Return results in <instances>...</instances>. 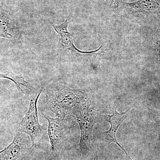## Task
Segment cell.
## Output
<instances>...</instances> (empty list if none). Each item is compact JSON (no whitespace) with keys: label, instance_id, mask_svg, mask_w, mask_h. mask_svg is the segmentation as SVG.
<instances>
[{"label":"cell","instance_id":"1","mask_svg":"<svg viewBox=\"0 0 160 160\" xmlns=\"http://www.w3.org/2000/svg\"><path fill=\"white\" fill-rule=\"evenodd\" d=\"M48 108L60 119L84 106L85 94L79 90L70 89L61 83L49 86L46 91Z\"/></svg>","mask_w":160,"mask_h":160},{"label":"cell","instance_id":"14","mask_svg":"<svg viewBox=\"0 0 160 160\" xmlns=\"http://www.w3.org/2000/svg\"></svg>","mask_w":160,"mask_h":160},{"label":"cell","instance_id":"5","mask_svg":"<svg viewBox=\"0 0 160 160\" xmlns=\"http://www.w3.org/2000/svg\"><path fill=\"white\" fill-rule=\"evenodd\" d=\"M42 90L41 89L35 98L30 100L29 109L19 124L18 132L29 135L32 142L31 148L35 146L42 134V127L39 122L37 103Z\"/></svg>","mask_w":160,"mask_h":160},{"label":"cell","instance_id":"6","mask_svg":"<svg viewBox=\"0 0 160 160\" xmlns=\"http://www.w3.org/2000/svg\"><path fill=\"white\" fill-rule=\"evenodd\" d=\"M22 34L16 12L4 2H0V38L18 42Z\"/></svg>","mask_w":160,"mask_h":160},{"label":"cell","instance_id":"2","mask_svg":"<svg viewBox=\"0 0 160 160\" xmlns=\"http://www.w3.org/2000/svg\"><path fill=\"white\" fill-rule=\"evenodd\" d=\"M50 24L58 35L57 54L60 60L75 61L84 57L95 54L102 47V45L98 49L92 51H82L77 49L73 44L72 35L68 30V18L60 25H57L51 22Z\"/></svg>","mask_w":160,"mask_h":160},{"label":"cell","instance_id":"11","mask_svg":"<svg viewBox=\"0 0 160 160\" xmlns=\"http://www.w3.org/2000/svg\"><path fill=\"white\" fill-rule=\"evenodd\" d=\"M123 0H112V5L113 8L117 9L120 4L122 2Z\"/></svg>","mask_w":160,"mask_h":160},{"label":"cell","instance_id":"7","mask_svg":"<svg viewBox=\"0 0 160 160\" xmlns=\"http://www.w3.org/2000/svg\"><path fill=\"white\" fill-rule=\"evenodd\" d=\"M128 111H126L122 113H118L117 111V108H116L115 109L112 111V115H107L106 116L108 118V122L110 123V129L108 131L104 132L102 135V138L104 142L109 144L112 142L116 143L125 152L126 155L128 154V153L118 142L116 135L119 127L122 123L124 120L128 117Z\"/></svg>","mask_w":160,"mask_h":160},{"label":"cell","instance_id":"3","mask_svg":"<svg viewBox=\"0 0 160 160\" xmlns=\"http://www.w3.org/2000/svg\"><path fill=\"white\" fill-rule=\"evenodd\" d=\"M79 125L81 135L80 149L84 152L93 150V144L92 132L96 123L97 112L88 106L82 107L73 112Z\"/></svg>","mask_w":160,"mask_h":160},{"label":"cell","instance_id":"4","mask_svg":"<svg viewBox=\"0 0 160 160\" xmlns=\"http://www.w3.org/2000/svg\"><path fill=\"white\" fill-rule=\"evenodd\" d=\"M42 116L48 121V133L52 147L50 158H53L59 154L68 139L71 125L67 119L53 118L47 115Z\"/></svg>","mask_w":160,"mask_h":160},{"label":"cell","instance_id":"9","mask_svg":"<svg viewBox=\"0 0 160 160\" xmlns=\"http://www.w3.org/2000/svg\"><path fill=\"white\" fill-rule=\"evenodd\" d=\"M22 133L18 132L12 142L5 149L0 151V160L19 159L21 155Z\"/></svg>","mask_w":160,"mask_h":160},{"label":"cell","instance_id":"10","mask_svg":"<svg viewBox=\"0 0 160 160\" xmlns=\"http://www.w3.org/2000/svg\"><path fill=\"white\" fill-rule=\"evenodd\" d=\"M0 78L11 80L15 84L18 90L21 92H23L21 88V86H25L27 88L31 87V85L27 82L22 76L18 75L11 72H8L5 73L0 72Z\"/></svg>","mask_w":160,"mask_h":160},{"label":"cell","instance_id":"12","mask_svg":"<svg viewBox=\"0 0 160 160\" xmlns=\"http://www.w3.org/2000/svg\"><path fill=\"white\" fill-rule=\"evenodd\" d=\"M154 118L157 123L158 126H160V112H154L153 114Z\"/></svg>","mask_w":160,"mask_h":160},{"label":"cell","instance_id":"13","mask_svg":"<svg viewBox=\"0 0 160 160\" xmlns=\"http://www.w3.org/2000/svg\"><path fill=\"white\" fill-rule=\"evenodd\" d=\"M92 151H93V154H94V160H98V149L95 147Z\"/></svg>","mask_w":160,"mask_h":160},{"label":"cell","instance_id":"8","mask_svg":"<svg viewBox=\"0 0 160 160\" xmlns=\"http://www.w3.org/2000/svg\"><path fill=\"white\" fill-rule=\"evenodd\" d=\"M123 5L131 13L150 12L157 10L160 7L159 0H138L133 2H124Z\"/></svg>","mask_w":160,"mask_h":160}]
</instances>
